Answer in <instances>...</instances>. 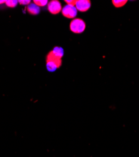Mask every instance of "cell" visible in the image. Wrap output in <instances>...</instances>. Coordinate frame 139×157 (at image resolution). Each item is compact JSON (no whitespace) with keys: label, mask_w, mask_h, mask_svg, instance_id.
Listing matches in <instances>:
<instances>
[{"label":"cell","mask_w":139,"mask_h":157,"mask_svg":"<svg viewBox=\"0 0 139 157\" xmlns=\"http://www.w3.org/2000/svg\"><path fill=\"white\" fill-rule=\"evenodd\" d=\"M61 65V59L49 52L46 57V68L49 72H54Z\"/></svg>","instance_id":"cell-1"},{"label":"cell","mask_w":139,"mask_h":157,"mask_svg":"<svg viewBox=\"0 0 139 157\" xmlns=\"http://www.w3.org/2000/svg\"><path fill=\"white\" fill-rule=\"evenodd\" d=\"M70 28L71 31L75 33H81L85 31L86 25L83 20L75 18L71 21Z\"/></svg>","instance_id":"cell-2"},{"label":"cell","mask_w":139,"mask_h":157,"mask_svg":"<svg viewBox=\"0 0 139 157\" xmlns=\"http://www.w3.org/2000/svg\"><path fill=\"white\" fill-rule=\"evenodd\" d=\"M63 15L68 18H74L77 15V10L75 6L67 5L61 10Z\"/></svg>","instance_id":"cell-3"},{"label":"cell","mask_w":139,"mask_h":157,"mask_svg":"<svg viewBox=\"0 0 139 157\" xmlns=\"http://www.w3.org/2000/svg\"><path fill=\"white\" fill-rule=\"evenodd\" d=\"M48 10L52 14H58L62 10L61 5L57 0H53V1L48 2Z\"/></svg>","instance_id":"cell-4"},{"label":"cell","mask_w":139,"mask_h":157,"mask_svg":"<svg viewBox=\"0 0 139 157\" xmlns=\"http://www.w3.org/2000/svg\"><path fill=\"white\" fill-rule=\"evenodd\" d=\"M91 3L88 0H78L76 2L75 7L77 10L81 12H85L90 9Z\"/></svg>","instance_id":"cell-5"},{"label":"cell","mask_w":139,"mask_h":157,"mask_svg":"<svg viewBox=\"0 0 139 157\" xmlns=\"http://www.w3.org/2000/svg\"><path fill=\"white\" fill-rule=\"evenodd\" d=\"M27 11L29 13L33 15H36L40 13V8L38 6H37L35 3H31L27 6Z\"/></svg>","instance_id":"cell-6"},{"label":"cell","mask_w":139,"mask_h":157,"mask_svg":"<svg viewBox=\"0 0 139 157\" xmlns=\"http://www.w3.org/2000/svg\"><path fill=\"white\" fill-rule=\"evenodd\" d=\"M52 52L53 53V54L55 56H56L57 57H58L60 59H61V57L64 56V49L61 47H55L53 50H52Z\"/></svg>","instance_id":"cell-7"},{"label":"cell","mask_w":139,"mask_h":157,"mask_svg":"<svg viewBox=\"0 0 139 157\" xmlns=\"http://www.w3.org/2000/svg\"><path fill=\"white\" fill-rule=\"evenodd\" d=\"M127 0H113L112 1L113 5L117 8H119L124 6L126 3H127Z\"/></svg>","instance_id":"cell-8"},{"label":"cell","mask_w":139,"mask_h":157,"mask_svg":"<svg viewBox=\"0 0 139 157\" xmlns=\"http://www.w3.org/2000/svg\"><path fill=\"white\" fill-rule=\"evenodd\" d=\"M18 3V1H16V0H6L5 3L6 6L8 7L14 8L16 6Z\"/></svg>","instance_id":"cell-9"},{"label":"cell","mask_w":139,"mask_h":157,"mask_svg":"<svg viewBox=\"0 0 139 157\" xmlns=\"http://www.w3.org/2000/svg\"><path fill=\"white\" fill-rule=\"evenodd\" d=\"M33 2L35 5L38 6L39 7L40 6H45L48 3V2L47 1V0H45H45H34Z\"/></svg>","instance_id":"cell-10"},{"label":"cell","mask_w":139,"mask_h":157,"mask_svg":"<svg viewBox=\"0 0 139 157\" xmlns=\"http://www.w3.org/2000/svg\"><path fill=\"white\" fill-rule=\"evenodd\" d=\"M30 0H19L18 3L22 5H27L30 4Z\"/></svg>","instance_id":"cell-11"},{"label":"cell","mask_w":139,"mask_h":157,"mask_svg":"<svg viewBox=\"0 0 139 157\" xmlns=\"http://www.w3.org/2000/svg\"><path fill=\"white\" fill-rule=\"evenodd\" d=\"M65 2L67 3V5H70L72 6H75L76 2H77L76 0H65Z\"/></svg>","instance_id":"cell-12"},{"label":"cell","mask_w":139,"mask_h":157,"mask_svg":"<svg viewBox=\"0 0 139 157\" xmlns=\"http://www.w3.org/2000/svg\"><path fill=\"white\" fill-rule=\"evenodd\" d=\"M4 3H6V1H5V0H0V5L3 4Z\"/></svg>","instance_id":"cell-13"}]
</instances>
